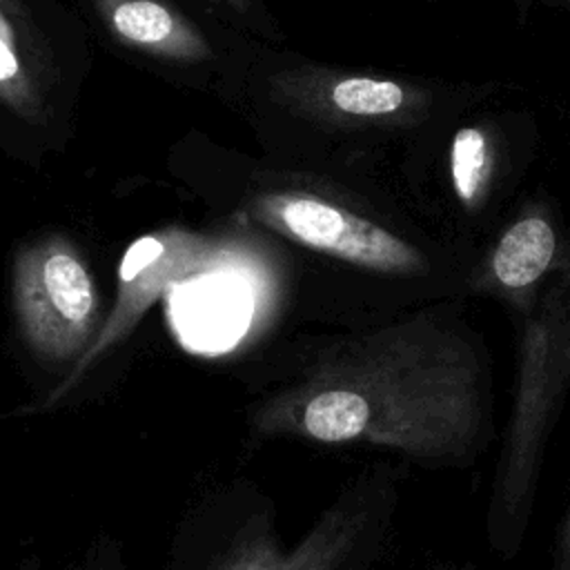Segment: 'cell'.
<instances>
[{
  "instance_id": "obj_1",
  "label": "cell",
  "mask_w": 570,
  "mask_h": 570,
  "mask_svg": "<svg viewBox=\"0 0 570 570\" xmlns=\"http://www.w3.org/2000/svg\"><path fill=\"white\" fill-rule=\"evenodd\" d=\"M490 374L463 323L421 309L325 350L252 414L261 436L468 463L490 434Z\"/></svg>"
},
{
  "instance_id": "obj_2",
  "label": "cell",
  "mask_w": 570,
  "mask_h": 570,
  "mask_svg": "<svg viewBox=\"0 0 570 570\" xmlns=\"http://www.w3.org/2000/svg\"><path fill=\"white\" fill-rule=\"evenodd\" d=\"M521 316L514 399L488 519L499 543L521 537L543 450L570 390V285L543 287Z\"/></svg>"
},
{
  "instance_id": "obj_3",
  "label": "cell",
  "mask_w": 570,
  "mask_h": 570,
  "mask_svg": "<svg viewBox=\"0 0 570 570\" xmlns=\"http://www.w3.org/2000/svg\"><path fill=\"white\" fill-rule=\"evenodd\" d=\"M11 305L24 345L47 363H76L100 327V289L65 234L22 245L11 265Z\"/></svg>"
},
{
  "instance_id": "obj_4",
  "label": "cell",
  "mask_w": 570,
  "mask_h": 570,
  "mask_svg": "<svg viewBox=\"0 0 570 570\" xmlns=\"http://www.w3.org/2000/svg\"><path fill=\"white\" fill-rule=\"evenodd\" d=\"M240 261V245L225 238L203 236L183 227H165L136 238L122 254L111 312L100 323L94 343L73 363L67 379L49 394L42 407L53 405L58 399L71 392L80 376L100 356L122 343L136 330L147 309L171 287L196 276L236 267Z\"/></svg>"
},
{
  "instance_id": "obj_5",
  "label": "cell",
  "mask_w": 570,
  "mask_h": 570,
  "mask_svg": "<svg viewBox=\"0 0 570 570\" xmlns=\"http://www.w3.org/2000/svg\"><path fill=\"white\" fill-rule=\"evenodd\" d=\"M247 214L296 245L370 272L412 276L425 269V256L412 243L316 194L265 191L249 200Z\"/></svg>"
},
{
  "instance_id": "obj_6",
  "label": "cell",
  "mask_w": 570,
  "mask_h": 570,
  "mask_svg": "<svg viewBox=\"0 0 570 570\" xmlns=\"http://www.w3.org/2000/svg\"><path fill=\"white\" fill-rule=\"evenodd\" d=\"M267 94L289 114L334 129L412 127L432 105L423 87L325 67L276 71Z\"/></svg>"
},
{
  "instance_id": "obj_7",
  "label": "cell",
  "mask_w": 570,
  "mask_h": 570,
  "mask_svg": "<svg viewBox=\"0 0 570 570\" xmlns=\"http://www.w3.org/2000/svg\"><path fill=\"white\" fill-rule=\"evenodd\" d=\"M367 521V505L356 497H343L292 550H283L269 528L249 525L229 541L209 570H341L358 548Z\"/></svg>"
},
{
  "instance_id": "obj_8",
  "label": "cell",
  "mask_w": 570,
  "mask_h": 570,
  "mask_svg": "<svg viewBox=\"0 0 570 570\" xmlns=\"http://www.w3.org/2000/svg\"><path fill=\"white\" fill-rule=\"evenodd\" d=\"M554 256L557 234L552 223L539 212H528L501 234L474 276V289L499 296L523 314L539 298L541 281Z\"/></svg>"
},
{
  "instance_id": "obj_9",
  "label": "cell",
  "mask_w": 570,
  "mask_h": 570,
  "mask_svg": "<svg viewBox=\"0 0 570 570\" xmlns=\"http://www.w3.org/2000/svg\"><path fill=\"white\" fill-rule=\"evenodd\" d=\"M107 29L127 47L169 62H205L214 49L169 0H91Z\"/></svg>"
},
{
  "instance_id": "obj_10",
  "label": "cell",
  "mask_w": 570,
  "mask_h": 570,
  "mask_svg": "<svg viewBox=\"0 0 570 570\" xmlns=\"http://www.w3.org/2000/svg\"><path fill=\"white\" fill-rule=\"evenodd\" d=\"M492 176V147L481 127L456 129L450 145V178L459 203L465 209L483 205Z\"/></svg>"
},
{
  "instance_id": "obj_11",
  "label": "cell",
  "mask_w": 570,
  "mask_h": 570,
  "mask_svg": "<svg viewBox=\"0 0 570 570\" xmlns=\"http://www.w3.org/2000/svg\"><path fill=\"white\" fill-rule=\"evenodd\" d=\"M0 102L22 118L42 116V96L20 58L9 13L0 9Z\"/></svg>"
},
{
  "instance_id": "obj_12",
  "label": "cell",
  "mask_w": 570,
  "mask_h": 570,
  "mask_svg": "<svg viewBox=\"0 0 570 570\" xmlns=\"http://www.w3.org/2000/svg\"><path fill=\"white\" fill-rule=\"evenodd\" d=\"M554 570H570V510L563 519L559 541H557V554H554Z\"/></svg>"
},
{
  "instance_id": "obj_13",
  "label": "cell",
  "mask_w": 570,
  "mask_h": 570,
  "mask_svg": "<svg viewBox=\"0 0 570 570\" xmlns=\"http://www.w3.org/2000/svg\"><path fill=\"white\" fill-rule=\"evenodd\" d=\"M0 9L7 11L9 16H16V18H24V7L20 0H0Z\"/></svg>"
},
{
  "instance_id": "obj_14",
  "label": "cell",
  "mask_w": 570,
  "mask_h": 570,
  "mask_svg": "<svg viewBox=\"0 0 570 570\" xmlns=\"http://www.w3.org/2000/svg\"><path fill=\"white\" fill-rule=\"evenodd\" d=\"M220 2H225L227 7H232L238 13H245L249 9V0H220Z\"/></svg>"
},
{
  "instance_id": "obj_15",
  "label": "cell",
  "mask_w": 570,
  "mask_h": 570,
  "mask_svg": "<svg viewBox=\"0 0 570 570\" xmlns=\"http://www.w3.org/2000/svg\"><path fill=\"white\" fill-rule=\"evenodd\" d=\"M91 570H118L116 561H109V563H96Z\"/></svg>"
},
{
  "instance_id": "obj_16",
  "label": "cell",
  "mask_w": 570,
  "mask_h": 570,
  "mask_svg": "<svg viewBox=\"0 0 570 570\" xmlns=\"http://www.w3.org/2000/svg\"><path fill=\"white\" fill-rule=\"evenodd\" d=\"M566 2H570V0H566Z\"/></svg>"
}]
</instances>
